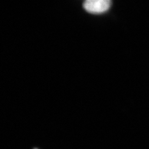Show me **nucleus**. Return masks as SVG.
<instances>
[{"label":"nucleus","instance_id":"obj_1","mask_svg":"<svg viewBox=\"0 0 149 149\" xmlns=\"http://www.w3.org/2000/svg\"><path fill=\"white\" fill-rule=\"evenodd\" d=\"M111 4L109 0H86L83 3V7L88 12L100 14L108 11Z\"/></svg>","mask_w":149,"mask_h":149}]
</instances>
